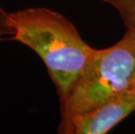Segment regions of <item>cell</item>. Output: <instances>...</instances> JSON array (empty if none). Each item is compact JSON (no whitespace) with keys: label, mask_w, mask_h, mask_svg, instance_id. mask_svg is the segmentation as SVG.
<instances>
[{"label":"cell","mask_w":135,"mask_h":134,"mask_svg":"<svg viewBox=\"0 0 135 134\" xmlns=\"http://www.w3.org/2000/svg\"><path fill=\"white\" fill-rule=\"evenodd\" d=\"M13 38L33 50L46 65L60 102L68 97L94 48L81 38L74 24L47 8H28L5 16Z\"/></svg>","instance_id":"6da1fadb"},{"label":"cell","mask_w":135,"mask_h":134,"mask_svg":"<svg viewBox=\"0 0 135 134\" xmlns=\"http://www.w3.org/2000/svg\"><path fill=\"white\" fill-rule=\"evenodd\" d=\"M135 79V29L126 28L113 46L94 49L68 97L61 101V123L125 91Z\"/></svg>","instance_id":"7a4b0ae2"},{"label":"cell","mask_w":135,"mask_h":134,"mask_svg":"<svg viewBox=\"0 0 135 134\" xmlns=\"http://www.w3.org/2000/svg\"><path fill=\"white\" fill-rule=\"evenodd\" d=\"M135 111V88H131L93 109L60 124L65 134H105Z\"/></svg>","instance_id":"3957f363"},{"label":"cell","mask_w":135,"mask_h":134,"mask_svg":"<svg viewBox=\"0 0 135 134\" xmlns=\"http://www.w3.org/2000/svg\"><path fill=\"white\" fill-rule=\"evenodd\" d=\"M126 12L129 24L135 29V0H126Z\"/></svg>","instance_id":"277c9868"},{"label":"cell","mask_w":135,"mask_h":134,"mask_svg":"<svg viewBox=\"0 0 135 134\" xmlns=\"http://www.w3.org/2000/svg\"><path fill=\"white\" fill-rule=\"evenodd\" d=\"M133 88H135V79H134V82H133Z\"/></svg>","instance_id":"5b68a950"}]
</instances>
